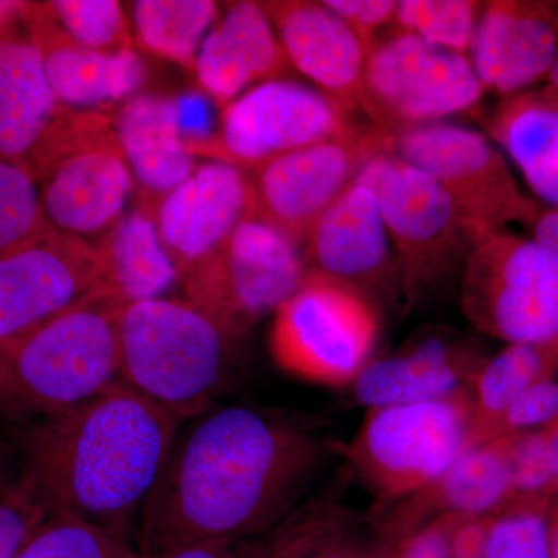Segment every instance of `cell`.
Returning <instances> with one entry per match:
<instances>
[{
  "label": "cell",
  "mask_w": 558,
  "mask_h": 558,
  "mask_svg": "<svg viewBox=\"0 0 558 558\" xmlns=\"http://www.w3.org/2000/svg\"><path fill=\"white\" fill-rule=\"evenodd\" d=\"M116 134L142 194L140 207L153 209L196 171V156L179 130L175 98L137 94L116 112Z\"/></svg>",
  "instance_id": "obj_25"
},
{
  "label": "cell",
  "mask_w": 558,
  "mask_h": 558,
  "mask_svg": "<svg viewBox=\"0 0 558 558\" xmlns=\"http://www.w3.org/2000/svg\"><path fill=\"white\" fill-rule=\"evenodd\" d=\"M306 275L299 245L253 215L242 220L213 258L180 282L186 300L245 333L258 319L275 314Z\"/></svg>",
  "instance_id": "obj_12"
},
{
  "label": "cell",
  "mask_w": 558,
  "mask_h": 558,
  "mask_svg": "<svg viewBox=\"0 0 558 558\" xmlns=\"http://www.w3.org/2000/svg\"><path fill=\"white\" fill-rule=\"evenodd\" d=\"M289 68L259 2H236L202 40L194 72L205 94L226 108L252 87L281 78Z\"/></svg>",
  "instance_id": "obj_22"
},
{
  "label": "cell",
  "mask_w": 558,
  "mask_h": 558,
  "mask_svg": "<svg viewBox=\"0 0 558 558\" xmlns=\"http://www.w3.org/2000/svg\"><path fill=\"white\" fill-rule=\"evenodd\" d=\"M392 153V135L376 124H355L348 134L292 150L244 171L255 216L306 247L318 219L357 180L366 161Z\"/></svg>",
  "instance_id": "obj_10"
},
{
  "label": "cell",
  "mask_w": 558,
  "mask_h": 558,
  "mask_svg": "<svg viewBox=\"0 0 558 558\" xmlns=\"http://www.w3.org/2000/svg\"><path fill=\"white\" fill-rule=\"evenodd\" d=\"M392 154L427 172L459 211L488 231L534 226L542 208L521 193L501 150L483 132L461 124H421L392 132Z\"/></svg>",
  "instance_id": "obj_11"
},
{
  "label": "cell",
  "mask_w": 558,
  "mask_h": 558,
  "mask_svg": "<svg viewBox=\"0 0 558 558\" xmlns=\"http://www.w3.org/2000/svg\"><path fill=\"white\" fill-rule=\"evenodd\" d=\"M558 424V381L553 376L529 387L499 417L490 438L543 432Z\"/></svg>",
  "instance_id": "obj_37"
},
{
  "label": "cell",
  "mask_w": 558,
  "mask_h": 558,
  "mask_svg": "<svg viewBox=\"0 0 558 558\" xmlns=\"http://www.w3.org/2000/svg\"><path fill=\"white\" fill-rule=\"evenodd\" d=\"M54 20L73 43L98 53L134 50L130 24L117 0H53Z\"/></svg>",
  "instance_id": "obj_33"
},
{
  "label": "cell",
  "mask_w": 558,
  "mask_h": 558,
  "mask_svg": "<svg viewBox=\"0 0 558 558\" xmlns=\"http://www.w3.org/2000/svg\"><path fill=\"white\" fill-rule=\"evenodd\" d=\"M109 289L97 250L53 229L0 258V344Z\"/></svg>",
  "instance_id": "obj_14"
},
{
  "label": "cell",
  "mask_w": 558,
  "mask_h": 558,
  "mask_svg": "<svg viewBox=\"0 0 558 558\" xmlns=\"http://www.w3.org/2000/svg\"><path fill=\"white\" fill-rule=\"evenodd\" d=\"M558 355L532 344H508L495 357L484 359L468 395L473 414L472 444L490 438L506 410L532 385L553 376Z\"/></svg>",
  "instance_id": "obj_28"
},
{
  "label": "cell",
  "mask_w": 558,
  "mask_h": 558,
  "mask_svg": "<svg viewBox=\"0 0 558 558\" xmlns=\"http://www.w3.org/2000/svg\"><path fill=\"white\" fill-rule=\"evenodd\" d=\"M253 215L245 172L227 161L209 160L157 202L154 222L161 247L182 281L213 258L242 220Z\"/></svg>",
  "instance_id": "obj_15"
},
{
  "label": "cell",
  "mask_w": 558,
  "mask_h": 558,
  "mask_svg": "<svg viewBox=\"0 0 558 558\" xmlns=\"http://www.w3.org/2000/svg\"><path fill=\"white\" fill-rule=\"evenodd\" d=\"M379 329L377 307L365 295L307 270L301 288L275 312L271 354L300 379L341 387L371 362Z\"/></svg>",
  "instance_id": "obj_8"
},
{
  "label": "cell",
  "mask_w": 558,
  "mask_h": 558,
  "mask_svg": "<svg viewBox=\"0 0 558 558\" xmlns=\"http://www.w3.org/2000/svg\"><path fill=\"white\" fill-rule=\"evenodd\" d=\"M14 558H143L134 543L70 517H49Z\"/></svg>",
  "instance_id": "obj_31"
},
{
  "label": "cell",
  "mask_w": 558,
  "mask_h": 558,
  "mask_svg": "<svg viewBox=\"0 0 558 558\" xmlns=\"http://www.w3.org/2000/svg\"><path fill=\"white\" fill-rule=\"evenodd\" d=\"M325 444L292 418L215 407L180 425L143 508V558L211 539L269 534L296 512L325 464Z\"/></svg>",
  "instance_id": "obj_1"
},
{
  "label": "cell",
  "mask_w": 558,
  "mask_h": 558,
  "mask_svg": "<svg viewBox=\"0 0 558 558\" xmlns=\"http://www.w3.org/2000/svg\"><path fill=\"white\" fill-rule=\"evenodd\" d=\"M355 126L318 89L293 80L252 87L220 113V130L191 150L242 171L292 150L341 137Z\"/></svg>",
  "instance_id": "obj_13"
},
{
  "label": "cell",
  "mask_w": 558,
  "mask_h": 558,
  "mask_svg": "<svg viewBox=\"0 0 558 558\" xmlns=\"http://www.w3.org/2000/svg\"><path fill=\"white\" fill-rule=\"evenodd\" d=\"M473 438L469 395L368 410L348 446L349 468L385 505L432 486Z\"/></svg>",
  "instance_id": "obj_6"
},
{
  "label": "cell",
  "mask_w": 558,
  "mask_h": 558,
  "mask_svg": "<svg viewBox=\"0 0 558 558\" xmlns=\"http://www.w3.org/2000/svg\"><path fill=\"white\" fill-rule=\"evenodd\" d=\"M323 3L347 22L366 50L377 38V33L395 22L398 9L395 0H326Z\"/></svg>",
  "instance_id": "obj_40"
},
{
  "label": "cell",
  "mask_w": 558,
  "mask_h": 558,
  "mask_svg": "<svg viewBox=\"0 0 558 558\" xmlns=\"http://www.w3.org/2000/svg\"><path fill=\"white\" fill-rule=\"evenodd\" d=\"M277 32L286 57L351 120L363 110L366 47L323 2H259Z\"/></svg>",
  "instance_id": "obj_19"
},
{
  "label": "cell",
  "mask_w": 558,
  "mask_h": 558,
  "mask_svg": "<svg viewBox=\"0 0 558 558\" xmlns=\"http://www.w3.org/2000/svg\"><path fill=\"white\" fill-rule=\"evenodd\" d=\"M483 124L529 189L558 207V92L546 84L501 98Z\"/></svg>",
  "instance_id": "obj_26"
},
{
  "label": "cell",
  "mask_w": 558,
  "mask_h": 558,
  "mask_svg": "<svg viewBox=\"0 0 558 558\" xmlns=\"http://www.w3.org/2000/svg\"><path fill=\"white\" fill-rule=\"evenodd\" d=\"M483 9L475 0H400L395 24L433 46L468 54Z\"/></svg>",
  "instance_id": "obj_30"
},
{
  "label": "cell",
  "mask_w": 558,
  "mask_h": 558,
  "mask_svg": "<svg viewBox=\"0 0 558 558\" xmlns=\"http://www.w3.org/2000/svg\"><path fill=\"white\" fill-rule=\"evenodd\" d=\"M548 84L558 92V54L556 62H554V68L550 70Z\"/></svg>",
  "instance_id": "obj_48"
},
{
  "label": "cell",
  "mask_w": 558,
  "mask_h": 558,
  "mask_svg": "<svg viewBox=\"0 0 558 558\" xmlns=\"http://www.w3.org/2000/svg\"><path fill=\"white\" fill-rule=\"evenodd\" d=\"M484 94L468 54L413 33L377 36L366 53L363 112L389 134L470 112Z\"/></svg>",
  "instance_id": "obj_9"
},
{
  "label": "cell",
  "mask_w": 558,
  "mask_h": 558,
  "mask_svg": "<svg viewBox=\"0 0 558 558\" xmlns=\"http://www.w3.org/2000/svg\"><path fill=\"white\" fill-rule=\"evenodd\" d=\"M128 304L100 290L0 344V416L16 427L119 387L120 319Z\"/></svg>",
  "instance_id": "obj_4"
},
{
  "label": "cell",
  "mask_w": 558,
  "mask_h": 558,
  "mask_svg": "<svg viewBox=\"0 0 558 558\" xmlns=\"http://www.w3.org/2000/svg\"><path fill=\"white\" fill-rule=\"evenodd\" d=\"M208 97V95H207ZM205 95L197 92L180 95L175 98L178 106L179 130L190 150L204 145L213 138L211 120H209V102Z\"/></svg>",
  "instance_id": "obj_42"
},
{
  "label": "cell",
  "mask_w": 558,
  "mask_h": 558,
  "mask_svg": "<svg viewBox=\"0 0 558 558\" xmlns=\"http://www.w3.org/2000/svg\"><path fill=\"white\" fill-rule=\"evenodd\" d=\"M108 288L126 304L163 299L180 281L174 264L161 247L153 209L138 207L95 242Z\"/></svg>",
  "instance_id": "obj_27"
},
{
  "label": "cell",
  "mask_w": 558,
  "mask_h": 558,
  "mask_svg": "<svg viewBox=\"0 0 558 558\" xmlns=\"http://www.w3.org/2000/svg\"><path fill=\"white\" fill-rule=\"evenodd\" d=\"M505 438L513 505H549L550 497L557 494L550 476L546 429Z\"/></svg>",
  "instance_id": "obj_35"
},
{
  "label": "cell",
  "mask_w": 558,
  "mask_h": 558,
  "mask_svg": "<svg viewBox=\"0 0 558 558\" xmlns=\"http://www.w3.org/2000/svg\"><path fill=\"white\" fill-rule=\"evenodd\" d=\"M339 506L312 502L293 512L284 523L263 535L258 558H304L326 527L340 515Z\"/></svg>",
  "instance_id": "obj_36"
},
{
  "label": "cell",
  "mask_w": 558,
  "mask_h": 558,
  "mask_svg": "<svg viewBox=\"0 0 558 558\" xmlns=\"http://www.w3.org/2000/svg\"><path fill=\"white\" fill-rule=\"evenodd\" d=\"M546 438H548V461L550 476H553L554 488L558 495V424L546 429Z\"/></svg>",
  "instance_id": "obj_46"
},
{
  "label": "cell",
  "mask_w": 558,
  "mask_h": 558,
  "mask_svg": "<svg viewBox=\"0 0 558 558\" xmlns=\"http://www.w3.org/2000/svg\"><path fill=\"white\" fill-rule=\"evenodd\" d=\"M355 182L379 205L409 306L462 271L470 253L492 233L465 218L427 172L396 154L374 156Z\"/></svg>",
  "instance_id": "obj_5"
},
{
  "label": "cell",
  "mask_w": 558,
  "mask_h": 558,
  "mask_svg": "<svg viewBox=\"0 0 558 558\" xmlns=\"http://www.w3.org/2000/svg\"><path fill=\"white\" fill-rule=\"evenodd\" d=\"M38 186L50 229L94 245L123 219L135 180L113 138L54 161Z\"/></svg>",
  "instance_id": "obj_18"
},
{
  "label": "cell",
  "mask_w": 558,
  "mask_h": 558,
  "mask_svg": "<svg viewBox=\"0 0 558 558\" xmlns=\"http://www.w3.org/2000/svg\"><path fill=\"white\" fill-rule=\"evenodd\" d=\"M260 538L211 539L172 549L154 558H258Z\"/></svg>",
  "instance_id": "obj_43"
},
{
  "label": "cell",
  "mask_w": 558,
  "mask_h": 558,
  "mask_svg": "<svg viewBox=\"0 0 558 558\" xmlns=\"http://www.w3.org/2000/svg\"><path fill=\"white\" fill-rule=\"evenodd\" d=\"M24 25L43 54L50 89L64 108L116 110L148 78V65L135 50L105 54L73 43L47 2H25Z\"/></svg>",
  "instance_id": "obj_20"
},
{
  "label": "cell",
  "mask_w": 558,
  "mask_h": 558,
  "mask_svg": "<svg viewBox=\"0 0 558 558\" xmlns=\"http://www.w3.org/2000/svg\"><path fill=\"white\" fill-rule=\"evenodd\" d=\"M50 230L38 180L25 165L0 159V258Z\"/></svg>",
  "instance_id": "obj_32"
},
{
  "label": "cell",
  "mask_w": 558,
  "mask_h": 558,
  "mask_svg": "<svg viewBox=\"0 0 558 558\" xmlns=\"http://www.w3.org/2000/svg\"><path fill=\"white\" fill-rule=\"evenodd\" d=\"M47 519V513L20 488L0 495V558H14Z\"/></svg>",
  "instance_id": "obj_39"
},
{
  "label": "cell",
  "mask_w": 558,
  "mask_h": 558,
  "mask_svg": "<svg viewBox=\"0 0 558 558\" xmlns=\"http://www.w3.org/2000/svg\"><path fill=\"white\" fill-rule=\"evenodd\" d=\"M381 529L380 543L439 517H495L513 505L506 438L470 444L432 486L398 502Z\"/></svg>",
  "instance_id": "obj_21"
},
{
  "label": "cell",
  "mask_w": 558,
  "mask_h": 558,
  "mask_svg": "<svg viewBox=\"0 0 558 558\" xmlns=\"http://www.w3.org/2000/svg\"><path fill=\"white\" fill-rule=\"evenodd\" d=\"M550 556L558 558V506L549 513Z\"/></svg>",
  "instance_id": "obj_47"
},
{
  "label": "cell",
  "mask_w": 558,
  "mask_h": 558,
  "mask_svg": "<svg viewBox=\"0 0 558 558\" xmlns=\"http://www.w3.org/2000/svg\"><path fill=\"white\" fill-rule=\"evenodd\" d=\"M303 258L307 270L357 290L374 306L395 289L402 293L379 205L357 182L315 223Z\"/></svg>",
  "instance_id": "obj_16"
},
{
  "label": "cell",
  "mask_w": 558,
  "mask_h": 558,
  "mask_svg": "<svg viewBox=\"0 0 558 558\" xmlns=\"http://www.w3.org/2000/svg\"><path fill=\"white\" fill-rule=\"evenodd\" d=\"M244 336L186 299L128 304L120 319L121 384L190 421L218 407L236 380Z\"/></svg>",
  "instance_id": "obj_3"
},
{
  "label": "cell",
  "mask_w": 558,
  "mask_h": 558,
  "mask_svg": "<svg viewBox=\"0 0 558 558\" xmlns=\"http://www.w3.org/2000/svg\"><path fill=\"white\" fill-rule=\"evenodd\" d=\"M182 422L119 385L78 407L16 427L17 488L47 517L86 521L134 543Z\"/></svg>",
  "instance_id": "obj_2"
},
{
  "label": "cell",
  "mask_w": 558,
  "mask_h": 558,
  "mask_svg": "<svg viewBox=\"0 0 558 558\" xmlns=\"http://www.w3.org/2000/svg\"><path fill=\"white\" fill-rule=\"evenodd\" d=\"M304 558H374V549H366L360 539L348 531L347 517L341 512L319 535Z\"/></svg>",
  "instance_id": "obj_41"
},
{
  "label": "cell",
  "mask_w": 558,
  "mask_h": 558,
  "mask_svg": "<svg viewBox=\"0 0 558 558\" xmlns=\"http://www.w3.org/2000/svg\"><path fill=\"white\" fill-rule=\"evenodd\" d=\"M72 110L54 98L27 28L0 39V159L31 170Z\"/></svg>",
  "instance_id": "obj_24"
},
{
  "label": "cell",
  "mask_w": 558,
  "mask_h": 558,
  "mask_svg": "<svg viewBox=\"0 0 558 558\" xmlns=\"http://www.w3.org/2000/svg\"><path fill=\"white\" fill-rule=\"evenodd\" d=\"M24 7L22 0H0V39L24 31Z\"/></svg>",
  "instance_id": "obj_45"
},
{
  "label": "cell",
  "mask_w": 558,
  "mask_h": 558,
  "mask_svg": "<svg viewBox=\"0 0 558 558\" xmlns=\"http://www.w3.org/2000/svg\"><path fill=\"white\" fill-rule=\"evenodd\" d=\"M459 299L481 332L558 355V256L534 238L487 234L465 260Z\"/></svg>",
  "instance_id": "obj_7"
},
{
  "label": "cell",
  "mask_w": 558,
  "mask_h": 558,
  "mask_svg": "<svg viewBox=\"0 0 558 558\" xmlns=\"http://www.w3.org/2000/svg\"><path fill=\"white\" fill-rule=\"evenodd\" d=\"M454 520L457 515L439 517L398 538L379 543L374 558H454L451 549Z\"/></svg>",
  "instance_id": "obj_38"
},
{
  "label": "cell",
  "mask_w": 558,
  "mask_h": 558,
  "mask_svg": "<svg viewBox=\"0 0 558 558\" xmlns=\"http://www.w3.org/2000/svg\"><path fill=\"white\" fill-rule=\"evenodd\" d=\"M135 39L148 53L196 70L197 53L218 17L213 0H137L132 3Z\"/></svg>",
  "instance_id": "obj_29"
},
{
  "label": "cell",
  "mask_w": 558,
  "mask_h": 558,
  "mask_svg": "<svg viewBox=\"0 0 558 558\" xmlns=\"http://www.w3.org/2000/svg\"><path fill=\"white\" fill-rule=\"evenodd\" d=\"M483 362L472 348L429 337L388 357L371 359L352 381L354 398L373 410L465 395Z\"/></svg>",
  "instance_id": "obj_23"
},
{
  "label": "cell",
  "mask_w": 558,
  "mask_h": 558,
  "mask_svg": "<svg viewBox=\"0 0 558 558\" xmlns=\"http://www.w3.org/2000/svg\"><path fill=\"white\" fill-rule=\"evenodd\" d=\"M534 240L558 256V207L542 209L534 226Z\"/></svg>",
  "instance_id": "obj_44"
},
{
  "label": "cell",
  "mask_w": 558,
  "mask_h": 558,
  "mask_svg": "<svg viewBox=\"0 0 558 558\" xmlns=\"http://www.w3.org/2000/svg\"><path fill=\"white\" fill-rule=\"evenodd\" d=\"M558 54V3L484 2L469 61L484 92L512 97L549 78Z\"/></svg>",
  "instance_id": "obj_17"
},
{
  "label": "cell",
  "mask_w": 558,
  "mask_h": 558,
  "mask_svg": "<svg viewBox=\"0 0 558 558\" xmlns=\"http://www.w3.org/2000/svg\"><path fill=\"white\" fill-rule=\"evenodd\" d=\"M481 558H553L546 505H513L492 517Z\"/></svg>",
  "instance_id": "obj_34"
}]
</instances>
